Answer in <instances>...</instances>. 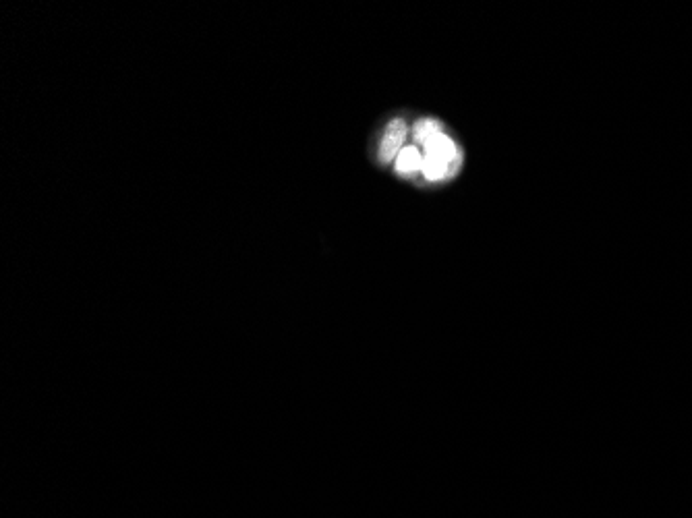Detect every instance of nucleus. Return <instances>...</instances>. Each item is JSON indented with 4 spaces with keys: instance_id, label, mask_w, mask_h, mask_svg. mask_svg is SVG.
Returning <instances> with one entry per match:
<instances>
[{
    "instance_id": "nucleus-1",
    "label": "nucleus",
    "mask_w": 692,
    "mask_h": 518,
    "mask_svg": "<svg viewBox=\"0 0 692 518\" xmlns=\"http://www.w3.org/2000/svg\"><path fill=\"white\" fill-rule=\"evenodd\" d=\"M458 164V150L454 141L438 133L431 137L423 146V175L427 181H444L452 175V170Z\"/></svg>"
},
{
    "instance_id": "nucleus-2",
    "label": "nucleus",
    "mask_w": 692,
    "mask_h": 518,
    "mask_svg": "<svg viewBox=\"0 0 692 518\" xmlns=\"http://www.w3.org/2000/svg\"><path fill=\"white\" fill-rule=\"evenodd\" d=\"M407 123L405 121H392L384 133V139H382V146H380V160L382 162H390L394 160V156H398V152L402 150V143H405L407 139Z\"/></svg>"
},
{
    "instance_id": "nucleus-3",
    "label": "nucleus",
    "mask_w": 692,
    "mask_h": 518,
    "mask_svg": "<svg viewBox=\"0 0 692 518\" xmlns=\"http://www.w3.org/2000/svg\"><path fill=\"white\" fill-rule=\"evenodd\" d=\"M421 168H423V154L419 152L417 146H407L398 152L396 156L398 175L409 177V175H415V172Z\"/></svg>"
},
{
    "instance_id": "nucleus-4",
    "label": "nucleus",
    "mask_w": 692,
    "mask_h": 518,
    "mask_svg": "<svg viewBox=\"0 0 692 518\" xmlns=\"http://www.w3.org/2000/svg\"><path fill=\"white\" fill-rule=\"evenodd\" d=\"M438 133H442V125H440L438 121H434V119H423V121H419V123L415 125V131H413L415 141L421 143V146H425V143H427L431 137H436Z\"/></svg>"
}]
</instances>
